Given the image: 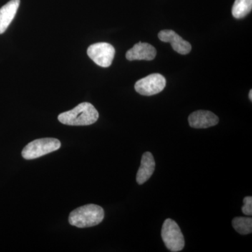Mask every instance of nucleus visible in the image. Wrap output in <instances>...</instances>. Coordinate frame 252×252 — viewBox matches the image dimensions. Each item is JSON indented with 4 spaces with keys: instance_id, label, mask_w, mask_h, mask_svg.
<instances>
[{
    "instance_id": "nucleus-10",
    "label": "nucleus",
    "mask_w": 252,
    "mask_h": 252,
    "mask_svg": "<svg viewBox=\"0 0 252 252\" xmlns=\"http://www.w3.org/2000/svg\"><path fill=\"white\" fill-rule=\"evenodd\" d=\"M20 0H11L0 9V34L7 30L19 7Z\"/></svg>"
},
{
    "instance_id": "nucleus-6",
    "label": "nucleus",
    "mask_w": 252,
    "mask_h": 252,
    "mask_svg": "<svg viewBox=\"0 0 252 252\" xmlns=\"http://www.w3.org/2000/svg\"><path fill=\"white\" fill-rule=\"evenodd\" d=\"M166 79L160 74H152L136 82L135 91L144 96L159 94L165 89Z\"/></svg>"
},
{
    "instance_id": "nucleus-11",
    "label": "nucleus",
    "mask_w": 252,
    "mask_h": 252,
    "mask_svg": "<svg viewBox=\"0 0 252 252\" xmlns=\"http://www.w3.org/2000/svg\"><path fill=\"white\" fill-rule=\"evenodd\" d=\"M156 162L153 155L150 152H146L142 155L141 165L137 174V182L143 185L150 179L155 170Z\"/></svg>"
},
{
    "instance_id": "nucleus-2",
    "label": "nucleus",
    "mask_w": 252,
    "mask_h": 252,
    "mask_svg": "<svg viewBox=\"0 0 252 252\" xmlns=\"http://www.w3.org/2000/svg\"><path fill=\"white\" fill-rule=\"evenodd\" d=\"M102 207L94 204L84 205L73 210L69 216V223L77 228H89L99 224L104 220Z\"/></svg>"
},
{
    "instance_id": "nucleus-15",
    "label": "nucleus",
    "mask_w": 252,
    "mask_h": 252,
    "mask_svg": "<svg viewBox=\"0 0 252 252\" xmlns=\"http://www.w3.org/2000/svg\"><path fill=\"white\" fill-rule=\"evenodd\" d=\"M249 97H250V100H252V91L250 90V94H249Z\"/></svg>"
},
{
    "instance_id": "nucleus-12",
    "label": "nucleus",
    "mask_w": 252,
    "mask_h": 252,
    "mask_svg": "<svg viewBox=\"0 0 252 252\" xmlns=\"http://www.w3.org/2000/svg\"><path fill=\"white\" fill-rule=\"evenodd\" d=\"M252 9V0H235L232 8V14L233 17L240 19L250 14Z\"/></svg>"
},
{
    "instance_id": "nucleus-14",
    "label": "nucleus",
    "mask_w": 252,
    "mask_h": 252,
    "mask_svg": "<svg viewBox=\"0 0 252 252\" xmlns=\"http://www.w3.org/2000/svg\"><path fill=\"white\" fill-rule=\"evenodd\" d=\"M243 201L244 205L242 207V212H243L244 215L251 216L252 215V197H245Z\"/></svg>"
},
{
    "instance_id": "nucleus-1",
    "label": "nucleus",
    "mask_w": 252,
    "mask_h": 252,
    "mask_svg": "<svg viewBox=\"0 0 252 252\" xmlns=\"http://www.w3.org/2000/svg\"><path fill=\"white\" fill-rule=\"evenodd\" d=\"M99 113L92 104L82 102L72 110L61 113L58 117L60 122L68 126H89L97 122Z\"/></svg>"
},
{
    "instance_id": "nucleus-5",
    "label": "nucleus",
    "mask_w": 252,
    "mask_h": 252,
    "mask_svg": "<svg viewBox=\"0 0 252 252\" xmlns=\"http://www.w3.org/2000/svg\"><path fill=\"white\" fill-rule=\"evenodd\" d=\"M87 54L97 65L108 67L112 64L115 56V49L109 43H96L89 46Z\"/></svg>"
},
{
    "instance_id": "nucleus-8",
    "label": "nucleus",
    "mask_w": 252,
    "mask_h": 252,
    "mask_svg": "<svg viewBox=\"0 0 252 252\" xmlns=\"http://www.w3.org/2000/svg\"><path fill=\"white\" fill-rule=\"evenodd\" d=\"M218 117L210 111L199 110L189 116V123L193 128H207L218 124Z\"/></svg>"
},
{
    "instance_id": "nucleus-7",
    "label": "nucleus",
    "mask_w": 252,
    "mask_h": 252,
    "mask_svg": "<svg viewBox=\"0 0 252 252\" xmlns=\"http://www.w3.org/2000/svg\"><path fill=\"white\" fill-rule=\"evenodd\" d=\"M158 38L163 42L170 43L172 49L179 54H188L191 51L190 43L182 39L175 31L164 30L158 33Z\"/></svg>"
},
{
    "instance_id": "nucleus-13",
    "label": "nucleus",
    "mask_w": 252,
    "mask_h": 252,
    "mask_svg": "<svg viewBox=\"0 0 252 252\" xmlns=\"http://www.w3.org/2000/svg\"><path fill=\"white\" fill-rule=\"evenodd\" d=\"M234 229L241 235H248L252 232V217H235L232 221Z\"/></svg>"
},
{
    "instance_id": "nucleus-3",
    "label": "nucleus",
    "mask_w": 252,
    "mask_h": 252,
    "mask_svg": "<svg viewBox=\"0 0 252 252\" xmlns=\"http://www.w3.org/2000/svg\"><path fill=\"white\" fill-rule=\"evenodd\" d=\"M60 140L56 138L38 139L28 143L22 151V157L26 160H32L59 150Z\"/></svg>"
},
{
    "instance_id": "nucleus-9",
    "label": "nucleus",
    "mask_w": 252,
    "mask_h": 252,
    "mask_svg": "<svg viewBox=\"0 0 252 252\" xmlns=\"http://www.w3.org/2000/svg\"><path fill=\"white\" fill-rule=\"evenodd\" d=\"M157 56V50L148 43L139 42L126 53V57L128 61H152Z\"/></svg>"
},
{
    "instance_id": "nucleus-4",
    "label": "nucleus",
    "mask_w": 252,
    "mask_h": 252,
    "mask_svg": "<svg viewBox=\"0 0 252 252\" xmlns=\"http://www.w3.org/2000/svg\"><path fill=\"white\" fill-rule=\"evenodd\" d=\"M161 236L165 246L170 252H180L185 248V238L182 230L178 224L171 219H167L164 221Z\"/></svg>"
}]
</instances>
